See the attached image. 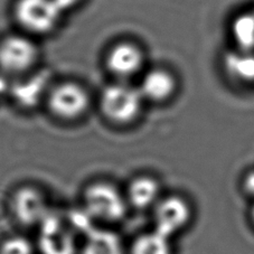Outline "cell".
I'll return each instance as SVG.
<instances>
[{"label":"cell","mask_w":254,"mask_h":254,"mask_svg":"<svg viewBox=\"0 0 254 254\" xmlns=\"http://www.w3.org/2000/svg\"><path fill=\"white\" fill-rule=\"evenodd\" d=\"M143 101L139 87L119 81L102 91L100 106L103 115L109 120L126 125L137 119L142 110Z\"/></svg>","instance_id":"obj_1"},{"label":"cell","mask_w":254,"mask_h":254,"mask_svg":"<svg viewBox=\"0 0 254 254\" xmlns=\"http://www.w3.org/2000/svg\"><path fill=\"white\" fill-rule=\"evenodd\" d=\"M65 12L55 0H18L15 17L26 32L44 35L58 27Z\"/></svg>","instance_id":"obj_2"},{"label":"cell","mask_w":254,"mask_h":254,"mask_svg":"<svg viewBox=\"0 0 254 254\" xmlns=\"http://www.w3.org/2000/svg\"><path fill=\"white\" fill-rule=\"evenodd\" d=\"M84 209L92 218L118 222L127 213V201L117 188L108 183L92 184L83 196Z\"/></svg>","instance_id":"obj_3"},{"label":"cell","mask_w":254,"mask_h":254,"mask_svg":"<svg viewBox=\"0 0 254 254\" xmlns=\"http://www.w3.org/2000/svg\"><path fill=\"white\" fill-rule=\"evenodd\" d=\"M39 51L26 35H10L0 42V69L5 74H23L36 64Z\"/></svg>","instance_id":"obj_4"},{"label":"cell","mask_w":254,"mask_h":254,"mask_svg":"<svg viewBox=\"0 0 254 254\" xmlns=\"http://www.w3.org/2000/svg\"><path fill=\"white\" fill-rule=\"evenodd\" d=\"M191 207L181 196L161 197L154 207L155 231L172 239L188 225Z\"/></svg>","instance_id":"obj_5"},{"label":"cell","mask_w":254,"mask_h":254,"mask_svg":"<svg viewBox=\"0 0 254 254\" xmlns=\"http://www.w3.org/2000/svg\"><path fill=\"white\" fill-rule=\"evenodd\" d=\"M48 107L56 117L74 120L82 117L90 106V95L82 85L65 82L54 87L48 95Z\"/></svg>","instance_id":"obj_6"},{"label":"cell","mask_w":254,"mask_h":254,"mask_svg":"<svg viewBox=\"0 0 254 254\" xmlns=\"http://www.w3.org/2000/svg\"><path fill=\"white\" fill-rule=\"evenodd\" d=\"M39 225V249L43 254H75L73 231L58 215L50 213Z\"/></svg>","instance_id":"obj_7"},{"label":"cell","mask_w":254,"mask_h":254,"mask_svg":"<svg viewBox=\"0 0 254 254\" xmlns=\"http://www.w3.org/2000/svg\"><path fill=\"white\" fill-rule=\"evenodd\" d=\"M107 67L111 74L126 82L141 72L144 54L137 44L120 42L113 45L107 54Z\"/></svg>","instance_id":"obj_8"},{"label":"cell","mask_w":254,"mask_h":254,"mask_svg":"<svg viewBox=\"0 0 254 254\" xmlns=\"http://www.w3.org/2000/svg\"><path fill=\"white\" fill-rule=\"evenodd\" d=\"M46 198L33 187H23L14 196L12 209L17 220L24 225L41 224L50 211Z\"/></svg>","instance_id":"obj_9"},{"label":"cell","mask_w":254,"mask_h":254,"mask_svg":"<svg viewBox=\"0 0 254 254\" xmlns=\"http://www.w3.org/2000/svg\"><path fill=\"white\" fill-rule=\"evenodd\" d=\"M176 78L164 68H152L143 74L138 86L144 100L163 102L176 91Z\"/></svg>","instance_id":"obj_10"},{"label":"cell","mask_w":254,"mask_h":254,"mask_svg":"<svg viewBox=\"0 0 254 254\" xmlns=\"http://www.w3.org/2000/svg\"><path fill=\"white\" fill-rule=\"evenodd\" d=\"M160 198L159 183L150 176L134 178L128 187V201L135 208L155 207Z\"/></svg>","instance_id":"obj_11"},{"label":"cell","mask_w":254,"mask_h":254,"mask_svg":"<svg viewBox=\"0 0 254 254\" xmlns=\"http://www.w3.org/2000/svg\"><path fill=\"white\" fill-rule=\"evenodd\" d=\"M224 67L227 75L234 81L252 84L254 83V52L235 48L225 55Z\"/></svg>","instance_id":"obj_12"},{"label":"cell","mask_w":254,"mask_h":254,"mask_svg":"<svg viewBox=\"0 0 254 254\" xmlns=\"http://www.w3.org/2000/svg\"><path fill=\"white\" fill-rule=\"evenodd\" d=\"M81 254H125L119 236L111 231L93 229L86 234Z\"/></svg>","instance_id":"obj_13"},{"label":"cell","mask_w":254,"mask_h":254,"mask_svg":"<svg viewBox=\"0 0 254 254\" xmlns=\"http://www.w3.org/2000/svg\"><path fill=\"white\" fill-rule=\"evenodd\" d=\"M231 34L235 48L254 52V10L236 16L232 21Z\"/></svg>","instance_id":"obj_14"},{"label":"cell","mask_w":254,"mask_h":254,"mask_svg":"<svg viewBox=\"0 0 254 254\" xmlns=\"http://www.w3.org/2000/svg\"><path fill=\"white\" fill-rule=\"evenodd\" d=\"M173 245L169 238L155 230L140 235L131 247L130 254H173Z\"/></svg>","instance_id":"obj_15"},{"label":"cell","mask_w":254,"mask_h":254,"mask_svg":"<svg viewBox=\"0 0 254 254\" xmlns=\"http://www.w3.org/2000/svg\"><path fill=\"white\" fill-rule=\"evenodd\" d=\"M46 86V80L44 77L37 76L36 78H29L27 82L20 83L19 85L11 87V92L15 99L24 106H34L41 99V95Z\"/></svg>","instance_id":"obj_16"},{"label":"cell","mask_w":254,"mask_h":254,"mask_svg":"<svg viewBox=\"0 0 254 254\" xmlns=\"http://www.w3.org/2000/svg\"><path fill=\"white\" fill-rule=\"evenodd\" d=\"M33 245L28 240L15 236L0 245V254H33Z\"/></svg>","instance_id":"obj_17"},{"label":"cell","mask_w":254,"mask_h":254,"mask_svg":"<svg viewBox=\"0 0 254 254\" xmlns=\"http://www.w3.org/2000/svg\"><path fill=\"white\" fill-rule=\"evenodd\" d=\"M244 191L254 198V169L249 172L243 179Z\"/></svg>","instance_id":"obj_18"},{"label":"cell","mask_w":254,"mask_h":254,"mask_svg":"<svg viewBox=\"0 0 254 254\" xmlns=\"http://www.w3.org/2000/svg\"><path fill=\"white\" fill-rule=\"evenodd\" d=\"M83 0H55V2L58 3L59 7L64 12H66L69 9H73L74 7H76Z\"/></svg>","instance_id":"obj_19"},{"label":"cell","mask_w":254,"mask_h":254,"mask_svg":"<svg viewBox=\"0 0 254 254\" xmlns=\"http://www.w3.org/2000/svg\"><path fill=\"white\" fill-rule=\"evenodd\" d=\"M11 89L8 85V81L7 78L5 77V75H2V74H0V95L7 93L8 91H10Z\"/></svg>","instance_id":"obj_20"},{"label":"cell","mask_w":254,"mask_h":254,"mask_svg":"<svg viewBox=\"0 0 254 254\" xmlns=\"http://www.w3.org/2000/svg\"><path fill=\"white\" fill-rule=\"evenodd\" d=\"M251 217H252V221H253V224H254V206L252 208V213H251Z\"/></svg>","instance_id":"obj_21"}]
</instances>
